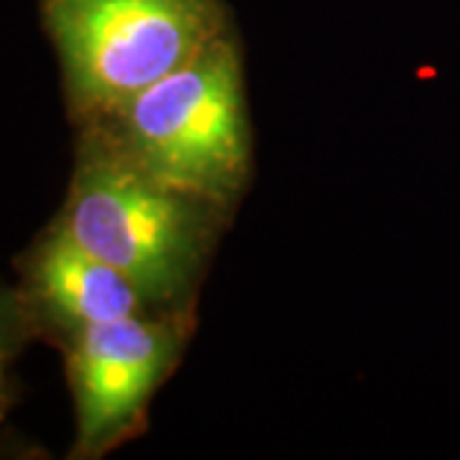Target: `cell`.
<instances>
[{
    "label": "cell",
    "instance_id": "cell-4",
    "mask_svg": "<svg viewBox=\"0 0 460 460\" xmlns=\"http://www.w3.org/2000/svg\"><path fill=\"white\" fill-rule=\"evenodd\" d=\"M187 335L180 313L120 317L69 335L66 371L77 411L75 456L123 443L144 422L151 394L169 376Z\"/></svg>",
    "mask_w": 460,
    "mask_h": 460
},
{
    "label": "cell",
    "instance_id": "cell-6",
    "mask_svg": "<svg viewBox=\"0 0 460 460\" xmlns=\"http://www.w3.org/2000/svg\"><path fill=\"white\" fill-rule=\"evenodd\" d=\"M23 313L26 310L21 299L0 289V414L5 410V396H8V368L21 345Z\"/></svg>",
    "mask_w": 460,
    "mask_h": 460
},
{
    "label": "cell",
    "instance_id": "cell-1",
    "mask_svg": "<svg viewBox=\"0 0 460 460\" xmlns=\"http://www.w3.org/2000/svg\"><path fill=\"white\" fill-rule=\"evenodd\" d=\"M87 133L154 180L228 210L251 174V126L235 36H223L111 113L87 120Z\"/></svg>",
    "mask_w": 460,
    "mask_h": 460
},
{
    "label": "cell",
    "instance_id": "cell-2",
    "mask_svg": "<svg viewBox=\"0 0 460 460\" xmlns=\"http://www.w3.org/2000/svg\"><path fill=\"white\" fill-rule=\"evenodd\" d=\"M223 215L87 133L57 226L126 274L154 310L177 313L198 284Z\"/></svg>",
    "mask_w": 460,
    "mask_h": 460
},
{
    "label": "cell",
    "instance_id": "cell-3",
    "mask_svg": "<svg viewBox=\"0 0 460 460\" xmlns=\"http://www.w3.org/2000/svg\"><path fill=\"white\" fill-rule=\"evenodd\" d=\"M41 13L84 123L233 33L223 0H44Z\"/></svg>",
    "mask_w": 460,
    "mask_h": 460
},
{
    "label": "cell",
    "instance_id": "cell-5",
    "mask_svg": "<svg viewBox=\"0 0 460 460\" xmlns=\"http://www.w3.org/2000/svg\"><path fill=\"white\" fill-rule=\"evenodd\" d=\"M29 296L31 307L69 335L120 317L162 313L126 274L72 241L57 223L33 248Z\"/></svg>",
    "mask_w": 460,
    "mask_h": 460
}]
</instances>
